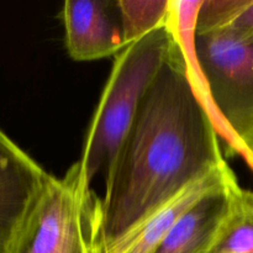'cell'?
<instances>
[{
	"label": "cell",
	"mask_w": 253,
	"mask_h": 253,
	"mask_svg": "<svg viewBox=\"0 0 253 253\" xmlns=\"http://www.w3.org/2000/svg\"><path fill=\"white\" fill-rule=\"evenodd\" d=\"M230 31L244 40H253V0H203L195 34Z\"/></svg>",
	"instance_id": "10"
},
{
	"label": "cell",
	"mask_w": 253,
	"mask_h": 253,
	"mask_svg": "<svg viewBox=\"0 0 253 253\" xmlns=\"http://www.w3.org/2000/svg\"><path fill=\"white\" fill-rule=\"evenodd\" d=\"M241 146L244 150V160L253 172V130L241 138Z\"/></svg>",
	"instance_id": "12"
},
{
	"label": "cell",
	"mask_w": 253,
	"mask_h": 253,
	"mask_svg": "<svg viewBox=\"0 0 253 253\" xmlns=\"http://www.w3.org/2000/svg\"><path fill=\"white\" fill-rule=\"evenodd\" d=\"M220 142L175 36L169 58L106 168L104 195L91 200L88 230L93 252L105 250L224 165Z\"/></svg>",
	"instance_id": "1"
},
{
	"label": "cell",
	"mask_w": 253,
	"mask_h": 253,
	"mask_svg": "<svg viewBox=\"0 0 253 253\" xmlns=\"http://www.w3.org/2000/svg\"><path fill=\"white\" fill-rule=\"evenodd\" d=\"M125 47L169 25L173 0H118Z\"/></svg>",
	"instance_id": "11"
},
{
	"label": "cell",
	"mask_w": 253,
	"mask_h": 253,
	"mask_svg": "<svg viewBox=\"0 0 253 253\" xmlns=\"http://www.w3.org/2000/svg\"><path fill=\"white\" fill-rule=\"evenodd\" d=\"M236 180L234 174L225 184L195 203L152 253H207L226 216L231 187Z\"/></svg>",
	"instance_id": "8"
},
{
	"label": "cell",
	"mask_w": 253,
	"mask_h": 253,
	"mask_svg": "<svg viewBox=\"0 0 253 253\" xmlns=\"http://www.w3.org/2000/svg\"><path fill=\"white\" fill-rule=\"evenodd\" d=\"M234 174L226 161L99 253H152L185 211L208 193L225 184Z\"/></svg>",
	"instance_id": "7"
},
{
	"label": "cell",
	"mask_w": 253,
	"mask_h": 253,
	"mask_svg": "<svg viewBox=\"0 0 253 253\" xmlns=\"http://www.w3.org/2000/svg\"><path fill=\"white\" fill-rule=\"evenodd\" d=\"M49 175L0 130V253L14 252Z\"/></svg>",
	"instance_id": "5"
},
{
	"label": "cell",
	"mask_w": 253,
	"mask_h": 253,
	"mask_svg": "<svg viewBox=\"0 0 253 253\" xmlns=\"http://www.w3.org/2000/svg\"><path fill=\"white\" fill-rule=\"evenodd\" d=\"M174 46L175 35L169 22L168 26L126 46L115 56L79 160L89 187L95 175L106 170L113 161Z\"/></svg>",
	"instance_id": "3"
},
{
	"label": "cell",
	"mask_w": 253,
	"mask_h": 253,
	"mask_svg": "<svg viewBox=\"0 0 253 253\" xmlns=\"http://www.w3.org/2000/svg\"><path fill=\"white\" fill-rule=\"evenodd\" d=\"M203 0L173 1V31L195 90L232 155L244 158L241 138L253 130V40L230 31L195 34Z\"/></svg>",
	"instance_id": "2"
},
{
	"label": "cell",
	"mask_w": 253,
	"mask_h": 253,
	"mask_svg": "<svg viewBox=\"0 0 253 253\" xmlns=\"http://www.w3.org/2000/svg\"><path fill=\"white\" fill-rule=\"evenodd\" d=\"M93 192L81 163L49 179L12 253H94L89 239Z\"/></svg>",
	"instance_id": "4"
},
{
	"label": "cell",
	"mask_w": 253,
	"mask_h": 253,
	"mask_svg": "<svg viewBox=\"0 0 253 253\" xmlns=\"http://www.w3.org/2000/svg\"><path fill=\"white\" fill-rule=\"evenodd\" d=\"M207 253H253V190L232 184L230 205Z\"/></svg>",
	"instance_id": "9"
},
{
	"label": "cell",
	"mask_w": 253,
	"mask_h": 253,
	"mask_svg": "<svg viewBox=\"0 0 253 253\" xmlns=\"http://www.w3.org/2000/svg\"><path fill=\"white\" fill-rule=\"evenodd\" d=\"M62 20L67 52L74 61L115 57L125 48L118 0H68Z\"/></svg>",
	"instance_id": "6"
}]
</instances>
